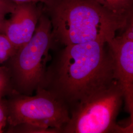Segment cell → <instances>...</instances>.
Here are the masks:
<instances>
[{"label": "cell", "mask_w": 133, "mask_h": 133, "mask_svg": "<svg viewBox=\"0 0 133 133\" xmlns=\"http://www.w3.org/2000/svg\"><path fill=\"white\" fill-rule=\"evenodd\" d=\"M105 43L66 45L48 66L43 87L68 105L109 87L116 79L114 63Z\"/></svg>", "instance_id": "1"}, {"label": "cell", "mask_w": 133, "mask_h": 133, "mask_svg": "<svg viewBox=\"0 0 133 133\" xmlns=\"http://www.w3.org/2000/svg\"><path fill=\"white\" fill-rule=\"evenodd\" d=\"M43 5L53 43L65 46L92 41L107 43L133 20V15L112 12L93 0H46Z\"/></svg>", "instance_id": "2"}, {"label": "cell", "mask_w": 133, "mask_h": 133, "mask_svg": "<svg viewBox=\"0 0 133 133\" xmlns=\"http://www.w3.org/2000/svg\"><path fill=\"white\" fill-rule=\"evenodd\" d=\"M53 43L51 21L43 11L32 38L4 64L9 70L14 92L32 95L43 87Z\"/></svg>", "instance_id": "3"}, {"label": "cell", "mask_w": 133, "mask_h": 133, "mask_svg": "<svg viewBox=\"0 0 133 133\" xmlns=\"http://www.w3.org/2000/svg\"><path fill=\"white\" fill-rule=\"evenodd\" d=\"M124 101L118 81L91 95L70 109V118L63 133H133V123L123 127L116 120Z\"/></svg>", "instance_id": "4"}, {"label": "cell", "mask_w": 133, "mask_h": 133, "mask_svg": "<svg viewBox=\"0 0 133 133\" xmlns=\"http://www.w3.org/2000/svg\"><path fill=\"white\" fill-rule=\"evenodd\" d=\"M34 96L13 92L5 100L7 124L33 126L45 133H61L70 118L67 105L49 91L38 88Z\"/></svg>", "instance_id": "5"}, {"label": "cell", "mask_w": 133, "mask_h": 133, "mask_svg": "<svg viewBox=\"0 0 133 133\" xmlns=\"http://www.w3.org/2000/svg\"><path fill=\"white\" fill-rule=\"evenodd\" d=\"M114 63L116 79L123 91L125 108L133 118V20L120 36L108 43Z\"/></svg>", "instance_id": "6"}, {"label": "cell", "mask_w": 133, "mask_h": 133, "mask_svg": "<svg viewBox=\"0 0 133 133\" xmlns=\"http://www.w3.org/2000/svg\"><path fill=\"white\" fill-rule=\"evenodd\" d=\"M37 3L17 4L10 19L6 20L4 34L17 49L32 38L41 15L42 6Z\"/></svg>", "instance_id": "7"}, {"label": "cell", "mask_w": 133, "mask_h": 133, "mask_svg": "<svg viewBox=\"0 0 133 133\" xmlns=\"http://www.w3.org/2000/svg\"><path fill=\"white\" fill-rule=\"evenodd\" d=\"M117 14L133 15V0H93Z\"/></svg>", "instance_id": "8"}, {"label": "cell", "mask_w": 133, "mask_h": 133, "mask_svg": "<svg viewBox=\"0 0 133 133\" xmlns=\"http://www.w3.org/2000/svg\"><path fill=\"white\" fill-rule=\"evenodd\" d=\"M17 50L5 34L0 33V64L3 65L9 60Z\"/></svg>", "instance_id": "9"}, {"label": "cell", "mask_w": 133, "mask_h": 133, "mask_svg": "<svg viewBox=\"0 0 133 133\" xmlns=\"http://www.w3.org/2000/svg\"><path fill=\"white\" fill-rule=\"evenodd\" d=\"M13 92L9 70L3 64L0 66V96H8Z\"/></svg>", "instance_id": "10"}, {"label": "cell", "mask_w": 133, "mask_h": 133, "mask_svg": "<svg viewBox=\"0 0 133 133\" xmlns=\"http://www.w3.org/2000/svg\"><path fill=\"white\" fill-rule=\"evenodd\" d=\"M16 3L9 0H0V15L11 14L16 8Z\"/></svg>", "instance_id": "11"}, {"label": "cell", "mask_w": 133, "mask_h": 133, "mask_svg": "<svg viewBox=\"0 0 133 133\" xmlns=\"http://www.w3.org/2000/svg\"><path fill=\"white\" fill-rule=\"evenodd\" d=\"M7 125V109L4 97L0 96V128L4 129Z\"/></svg>", "instance_id": "12"}, {"label": "cell", "mask_w": 133, "mask_h": 133, "mask_svg": "<svg viewBox=\"0 0 133 133\" xmlns=\"http://www.w3.org/2000/svg\"><path fill=\"white\" fill-rule=\"evenodd\" d=\"M11 2H12L16 4L20 3H42L44 4L46 0H9Z\"/></svg>", "instance_id": "13"}, {"label": "cell", "mask_w": 133, "mask_h": 133, "mask_svg": "<svg viewBox=\"0 0 133 133\" xmlns=\"http://www.w3.org/2000/svg\"><path fill=\"white\" fill-rule=\"evenodd\" d=\"M6 21L5 16L0 15V33L4 34Z\"/></svg>", "instance_id": "14"}, {"label": "cell", "mask_w": 133, "mask_h": 133, "mask_svg": "<svg viewBox=\"0 0 133 133\" xmlns=\"http://www.w3.org/2000/svg\"><path fill=\"white\" fill-rule=\"evenodd\" d=\"M3 132V129L0 128V133H2Z\"/></svg>", "instance_id": "15"}]
</instances>
